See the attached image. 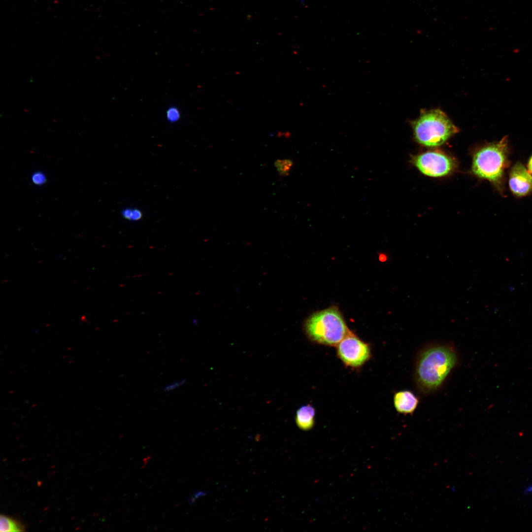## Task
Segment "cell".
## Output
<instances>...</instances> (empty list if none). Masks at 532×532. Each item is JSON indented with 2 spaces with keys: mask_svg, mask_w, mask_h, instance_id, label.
<instances>
[{
  "mask_svg": "<svg viewBox=\"0 0 532 532\" xmlns=\"http://www.w3.org/2000/svg\"><path fill=\"white\" fill-rule=\"evenodd\" d=\"M185 379H181L172 382L165 386L164 390L165 392H168L174 390L178 387L183 385L185 383Z\"/></svg>",
  "mask_w": 532,
  "mask_h": 532,
  "instance_id": "obj_14",
  "label": "cell"
},
{
  "mask_svg": "<svg viewBox=\"0 0 532 532\" xmlns=\"http://www.w3.org/2000/svg\"><path fill=\"white\" fill-rule=\"evenodd\" d=\"M304 327L311 340L329 346L337 345L351 332L335 307L315 313L306 320Z\"/></svg>",
  "mask_w": 532,
  "mask_h": 532,
  "instance_id": "obj_3",
  "label": "cell"
},
{
  "mask_svg": "<svg viewBox=\"0 0 532 532\" xmlns=\"http://www.w3.org/2000/svg\"><path fill=\"white\" fill-rule=\"evenodd\" d=\"M411 162L422 173L432 177L448 175L457 167L453 158L438 150L428 151L414 156Z\"/></svg>",
  "mask_w": 532,
  "mask_h": 532,
  "instance_id": "obj_5",
  "label": "cell"
},
{
  "mask_svg": "<svg viewBox=\"0 0 532 532\" xmlns=\"http://www.w3.org/2000/svg\"><path fill=\"white\" fill-rule=\"evenodd\" d=\"M412 126L417 141L428 147L443 144L458 132L447 115L439 109L422 113Z\"/></svg>",
  "mask_w": 532,
  "mask_h": 532,
  "instance_id": "obj_4",
  "label": "cell"
},
{
  "mask_svg": "<svg viewBox=\"0 0 532 532\" xmlns=\"http://www.w3.org/2000/svg\"><path fill=\"white\" fill-rule=\"evenodd\" d=\"M509 148L507 136L486 143L473 153L471 171L480 179L489 181L501 195L505 190V172L509 167Z\"/></svg>",
  "mask_w": 532,
  "mask_h": 532,
  "instance_id": "obj_2",
  "label": "cell"
},
{
  "mask_svg": "<svg viewBox=\"0 0 532 532\" xmlns=\"http://www.w3.org/2000/svg\"><path fill=\"white\" fill-rule=\"evenodd\" d=\"M300 3L303 6L305 4L306 0H299Z\"/></svg>",
  "mask_w": 532,
  "mask_h": 532,
  "instance_id": "obj_17",
  "label": "cell"
},
{
  "mask_svg": "<svg viewBox=\"0 0 532 532\" xmlns=\"http://www.w3.org/2000/svg\"><path fill=\"white\" fill-rule=\"evenodd\" d=\"M315 408L310 404L300 407L296 412V422L302 430L311 429L314 424Z\"/></svg>",
  "mask_w": 532,
  "mask_h": 532,
  "instance_id": "obj_9",
  "label": "cell"
},
{
  "mask_svg": "<svg viewBox=\"0 0 532 532\" xmlns=\"http://www.w3.org/2000/svg\"><path fill=\"white\" fill-rule=\"evenodd\" d=\"M46 177L40 172H36L32 176V182L36 185H41L46 182Z\"/></svg>",
  "mask_w": 532,
  "mask_h": 532,
  "instance_id": "obj_13",
  "label": "cell"
},
{
  "mask_svg": "<svg viewBox=\"0 0 532 532\" xmlns=\"http://www.w3.org/2000/svg\"><path fill=\"white\" fill-rule=\"evenodd\" d=\"M509 187L517 197H523L532 192V175L520 162L516 163L509 174Z\"/></svg>",
  "mask_w": 532,
  "mask_h": 532,
  "instance_id": "obj_7",
  "label": "cell"
},
{
  "mask_svg": "<svg viewBox=\"0 0 532 532\" xmlns=\"http://www.w3.org/2000/svg\"><path fill=\"white\" fill-rule=\"evenodd\" d=\"M168 119L171 122L177 121L179 118V113L177 109L171 108L168 110L167 113Z\"/></svg>",
  "mask_w": 532,
  "mask_h": 532,
  "instance_id": "obj_15",
  "label": "cell"
},
{
  "mask_svg": "<svg viewBox=\"0 0 532 532\" xmlns=\"http://www.w3.org/2000/svg\"><path fill=\"white\" fill-rule=\"evenodd\" d=\"M527 166L528 170L532 174V155L529 159Z\"/></svg>",
  "mask_w": 532,
  "mask_h": 532,
  "instance_id": "obj_16",
  "label": "cell"
},
{
  "mask_svg": "<svg viewBox=\"0 0 532 532\" xmlns=\"http://www.w3.org/2000/svg\"><path fill=\"white\" fill-rule=\"evenodd\" d=\"M394 405L396 411L404 415L413 414L416 409L419 399L411 391L404 390L395 393Z\"/></svg>",
  "mask_w": 532,
  "mask_h": 532,
  "instance_id": "obj_8",
  "label": "cell"
},
{
  "mask_svg": "<svg viewBox=\"0 0 532 532\" xmlns=\"http://www.w3.org/2000/svg\"><path fill=\"white\" fill-rule=\"evenodd\" d=\"M336 346L339 358L347 366L360 367L370 357V350L368 345L352 332Z\"/></svg>",
  "mask_w": 532,
  "mask_h": 532,
  "instance_id": "obj_6",
  "label": "cell"
},
{
  "mask_svg": "<svg viewBox=\"0 0 532 532\" xmlns=\"http://www.w3.org/2000/svg\"><path fill=\"white\" fill-rule=\"evenodd\" d=\"M123 216L127 219L137 220L141 218L142 213L139 210L136 209H127L123 211Z\"/></svg>",
  "mask_w": 532,
  "mask_h": 532,
  "instance_id": "obj_12",
  "label": "cell"
},
{
  "mask_svg": "<svg viewBox=\"0 0 532 532\" xmlns=\"http://www.w3.org/2000/svg\"><path fill=\"white\" fill-rule=\"evenodd\" d=\"M24 529V525L19 521L4 515L0 516V531L1 532H23Z\"/></svg>",
  "mask_w": 532,
  "mask_h": 532,
  "instance_id": "obj_10",
  "label": "cell"
},
{
  "mask_svg": "<svg viewBox=\"0 0 532 532\" xmlns=\"http://www.w3.org/2000/svg\"><path fill=\"white\" fill-rule=\"evenodd\" d=\"M460 362L453 343L436 341L426 344L418 352L413 367V379L423 396L437 392Z\"/></svg>",
  "mask_w": 532,
  "mask_h": 532,
  "instance_id": "obj_1",
  "label": "cell"
},
{
  "mask_svg": "<svg viewBox=\"0 0 532 532\" xmlns=\"http://www.w3.org/2000/svg\"><path fill=\"white\" fill-rule=\"evenodd\" d=\"M294 165V162L290 159H278L274 163L277 171L281 176L289 175Z\"/></svg>",
  "mask_w": 532,
  "mask_h": 532,
  "instance_id": "obj_11",
  "label": "cell"
}]
</instances>
